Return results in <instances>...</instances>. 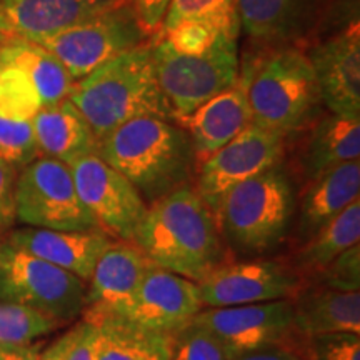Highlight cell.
I'll return each instance as SVG.
<instances>
[{
  "label": "cell",
  "mask_w": 360,
  "mask_h": 360,
  "mask_svg": "<svg viewBox=\"0 0 360 360\" xmlns=\"http://www.w3.org/2000/svg\"><path fill=\"white\" fill-rule=\"evenodd\" d=\"M132 244L157 267L197 283L231 262V249L217 219L191 187L179 188L148 207Z\"/></svg>",
  "instance_id": "6da1fadb"
},
{
  "label": "cell",
  "mask_w": 360,
  "mask_h": 360,
  "mask_svg": "<svg viewBox=\"0 0 360 360\" xmlns=\"http://www.w3.org/2000/svg\"><path fill=\"white\" fill-rule=\"evenodd\" d=\"M97 155L152 204L188 187L197 162L188 134L159 117H137L112 130Z\"/></svg>",
  "instance_id": "7a4b0ae2"
},
{
  "label": "cell",
  "mask_w": 360,
  "mask_h": 360,
  "mask_svg": "<svg viewBox=\"0 0 360 360\" xmlns=\"http://www.w3.org/2000/svg\"><path fill=\"white\" fill-rule=\"evenodd\" d=\"M67 98L85 117L98 142L137 117H172L157 82L152 45L146 44L75 80Z\"/></svg>",
  "instance_id": "3957f363"
},
{
  "label": "cell",
  "mask_w": 360,
  "mask_h": 360,
  "mask_svg": "<svg viewBox=\"0 0 360 360\" xmlns=\"http://www.w3.org/2000/svg\"><path fill=\"white\" fill-rule=\"evenodd\" d=\"M295 210L289 175L281 165L238 184L224 195L215 219L231 250L260 255L285 238Z\"/></svg>",
  "instance_id": "277c9868"
},
{
  "label": "cell",
  "mask_w": 360,
  "mask_h": 360,
  "mask_svg": "<svg viewBox=\"0 0 360 360\" xmlns=\"http://www.w3.org/2000/svg\"><path fill=\"white\" fill-rule=\"evenodd\" d=\"M252 124L282 137L312 122L321 105L317 79L305 53L287 49L269 57L247 82Z\"/></svg>",
  "instance_id": "5b68a950"
},
{
  "label": "cell",
  "mask_w": 360,
  "mask_h": 360,
  "mask_svg": "<svg viewBox=\"0 0 360 360\" xmlns=\"http://www.w3.org/2000/svg\"><path fill=\"white\" fill-rule=\"evenodd\" d=\"M159 87L172 117L186 119L238 80L237 34H222L200 53H182L165 39L152 45Z\"/></svg>",
  "instance_id": "8992f818"
},
{
  "label": "cell",
  "mask_w": 360,
  "mask_h": 360,
  "mask_svg": "<svg viewBox=\"0 0 360 360\" xmlns=\"http://www.w3.org/2000/svg\"><path fill=\"white\" fill-rule=\"evenodd\" d=\"M87 282L45 260L0 244V300L62 323L82 315Z\"/></svg>",
  "instance_id": "52a82bcc"
},
{
  "label": "cell",
  "mask_w": 360,
  "mask_h": 360,
  "mask_svg": "<svg viewBox=\"0 0 360 360\" xmlns=\"http://www.w3.org/2000/svg\"><path fill=\"white\" fill-rule=\"evenodd\" d=\"M15 220L51 231L98 229L80 200L69 165L42 155L17 175Z\"/></svg>",
  "instance_id": "ba28073f"
},
{
  "label": "cell",
  "mask_w": 360,
  "mask_h": 360,
  "mask_svg": "<svg viewBox=\"0 0 360 360\" xmlns=\"http://www.w3.org/2000/svg\"><path fill=\"white\" fill-rule=\"evenodd\" d=\"M147 34L129 4L124 2L82 24L35 40V44L53 53L72 79L79 80L105 62L142 45Z\"/></svg>",
  "instance_id": "9c48e42d"
},
{
  "label": "cell",
  "mask_w": 360,
  "mask_h": 360,
  "mask_svg": "<svg viewBox=\"0 0 360 360\" xmlns=\"http://www.w3.org/2000/svg\"><path fill=\"white\" fill-rule=\"evenodd\" d=\"M69 167L80 200L98 229L112 238L132 242L148 209L137 188L97 154L85 155Z\"/></svg>",
  "instance_id": "30bf717a"
},
{
  "label": "cell",
  "mask_w": 360,
  "mask_h": 360,
  "mask_svg": "<svg viewBox=\"0 0 360 360\" xmlns=\"http://www.w3.org/2000/svg\"><path fill=\"white\" fill-rule=\"evenodd\" d=\"M285 137L250 124L200 162L197 193L215 215L224 195L238 184L281 165Z\"/></svg>",
  "instance_id": "8fae6325"
},
{
  "label": "cell",
  "mask_w": 360,
  "mask_h": 360,
  "mask_svg": "<svg viewBox=\"0 0 360 360\" xmlns=\"http://www.w3.org/2000/svg\"><path fill=\"white\" fill-rule=\"evenodd\" d=\"M192 321L220 342L229 360L270 345L287 347L294 335L290 299L202 309Z\"/></svg>",
  "instance_id": "7c38bea8"
},
{
  "label": "cell",
  "mask_w": 360,
  "mask_h": 360,
  "mask_svg": "<svg viewBox=\"0 0 360 360\" xmlns=\"http://www.w3.org/2000/svg\"><path fill=\"white\" fill-rule=\"evenodd\" d=\"M204 309L292 299L305 285L283 260L252 259L224 264L199 283Z\"/></svg>",
  "instance_id": "4fadbf2b"
},
{
  "label": "cell",
  "mask_w": 360,
  "mask_h": 360,
  "mask_svg": "<svg viewBox=\"0 0 360 360\" xmlns=\"http://www.w3.org/2000/svg\"><path fill=\"white\" fill-rule=\"evenodd\" d=\"M202 309L197 282L152 264L122 317L147 330L172 334Z\"/></svg>",
  "instance_id": "5bb4252c"
},
{
  "label": "cell",
  "mask_w": 360,
  "mask_h": 360,
  "mask_svg": "<svg viewBox=\"0 0 360 360\" xmlns=\"http://www.w3.org/2000/svg\"><path fill=\"white\" fill-rule=\"evenodd\" d=\"M323 105L330 114L360 119V27L347 29L309 52Z\"/></svg>",
  "instance_id": "9a60e30c"
},
{
  "label": "cell",
  "mask_w": 360,
  "mask_h": 360,
  "mask_svg": "<svg viewBox=\"0 0 360 360\" xmlns=\"http://www.w3.org/2000/svg\"><path fill=\"white\" fill-rule=\"evenodd\" d=\"M152 262L132 242L114 240L98 257L87 281L85 322L101 317H122Z\"/></svg>",
  "instance_id": "2e32d148"
},
{
  "label": "cell",
  "mask_w": 360,
  "mask_h": 360,
  "mask_svg": "<svg viewBox=\"0 0 360 360\" xmlns=\"http://www.w3.org/2000/svg\"><path fill=\"white\" fill-rule=\"evenodd\" d=\"M8 245L74 274L87 282L97 260L109 247L112 237L102 229L92 231H51L24 227L8 233Z\"/></svg>",
  "instance_id": "e0dca14e"
},
{
  "label": "cell",
  "mask_w": 360,
  "mask_h": 360,
  "mask_svg": "<svg viewBox=\"0 0 360 360\" xmlns=\"http://www.w3.org/2000/svg\"><path fill=\"white\" fill-rule=\"evenodd\" d=\"M180 122L188 130L195 160L200 164L252 124L247 82L237 80Z\"/></svg>",
  "instance_id": "ac0fdd59"
},
{
  "label": "cell",
  "mask_w": 360,
  "mask_h": 360,
  "mask_svg": "<svg viewBox=\"0 0 360 360\" xmlns=\"http://www.w3.org/2000/svg\"><path fill=\"white\" fill-rule=\"evenodd\" d=\"M125 0H0L13 34L35 40L70 29Z\"/></svg>",
  "instance_id": "d6986e66"
},
{
  "label": "cell",
  "mask_w": 360,
  "mask_h": 360,
  "mask_svg": "<svg viewBox=\"0 0 360 360\" xmlns=\"http://www.w3.org/2000/svg\"><path fill=\"white\" fill-rule=\"evenodd\" d=\"M290 302L297 335L360 334V292H342L319 283H305Z\"/></svg>",
  "instance_id": "ffe728a7"
},
{
  "label": "cell",
  "mask_w": 360,
  "mask_h": 360,
  "mask_svg": "<svg viewBox=\"0 0 360 360\" xmlns=\"http://www.w3.org/2000/svg\"><path fill=\"white\" fill-rule=\"evenodd\" d=\"M360 199V160L347 162L310 180L300 200L295 225L297 245Z\"/></svg>",
  "instance_id": "44dd1931"
},
{
  "label": "cell",
  "mask_w": 360,
  "mask_h": 360,
  "mask_svg": "<svg viewBox=\"0 0 360 360\" xmlns=\"http://www.w3.org/2000/svg\"><path fill=\"white\" fill-rule=\"evenodd\" d=\"M35 142L42 157L70 165L98 152V139L69 98L42 107L32 119Z\"/></svg>",
  "instance_id": "7402d4cb"
},
{
  "label": "cell",
  "mask_w": 360,
  "mask_h": 360,
  "mask_svg": "<svg viewBox=\"0 0 360 360\" xmlns=\"http://www.w3.org/2000/svg\"><path fill=\"white\" fill-rule=\"evenodd\" d=\"M355 244H360V199L323 224L304 244L297 245L287 264L307 283Z\"/></svg>",
  "instance_id": "603a6c76"
},
{
  "label": "cell",
  "mask_w": 360,
  "mask_h": 360,
  "mask_svg": "<svg viewBox=\"0 0 360 360\" xmlns=\"http://www.w3.org/2000/svg\"><path fill=\"white\" fill-rule=\"evenodd\" d=\"M360 159V119L330 114L314 125L305 141L300 165L314 180L337 165Z\"/></svg>",
  "instance_id": "cb8c5ba5"
},
{
  "label": "cell",
  "mask_w": 360,
  "mask_h": 360,
  "mask_svg": "<svg viewBox=\"0 0 360 360\" xmlns=\"http://www.w3.org/2000/svg\"><path fill=\"white\" fill-rule=\"evenodd\" d=\"M0 64L15 65L24 70L32 80L44 107L65 101L75 82L53 53L15 34L7 35L0 44Z\"/></svg>",
  "instance_id": "d4e9b609"
},
{
  "label": "cell",
  "mask_w": 360,
  "mask_h": 360,
  "mask_svg": "<svg viewBox=\"0 0 360 360\" xmlns=\"http://www.w3.org/2000/svg\"><path fill=\"white\" fill-rule=\"evenodd\" d=\"M96 327L94 360H170V335L147 330L124 317L89 321Z\"/></svg>",
  "instance_id": "484cf974"
},
{
  "label": "cell",
  "mask_w": 360,
  "mask_h": 360,
  "mask_svg": "<svg viewBox=\"0 0 360 360\" xmlns=\"http://www.w3.org/2000/svg\"><path fill=\"white\" fill-rule=\"evenodd\" d=\"M305 4L307 0H237L238 22L254 39H281L295 29Z\"/></svg>",
  "instance_id": "4316f807"
},
{
  "label": "cell",
  "mask_w": 360,
  "mask_h": 360,
  "mask_svg": "<svg viewBox=\"0 0 360 360\" xmlns=\"http://www.w3.org/2000/svg\"><path fill=\"white\" fill-rule=\"evenodd\" d=\"M184 22H202L222 32L238 34L237 0H170L164 19V32Z\"/></svg>",
  "instance_id": "83f0119b"
},
{
  "label": "cell",
  "mask_w": 360,
  "mask_h": 360,
  "mask_svg": "<svg viewBox=\"0 0 360 360\" xmlns=\"http://www.w3.org/2000/svg\"><path fill=\"white\" fill-rule=\"evenodd\" d=\"M60 323L22 305L0 300V347L34 344Z\"/></svg>",
  "instance_id": "f1b7e54d"
},
{
  "label": "cell",
  "mask_w": 360,
  "mask_h": 360,
  "mask_svg": "<svg viewBox=\"0 0 360 360\" xmlns=\"http://www.w3.org/2000/svg\"><path fill=\"white\" fill-rule=\"evenodd\" d=\"M42 107L29 75L15 65L0 64V115L32 120Z\"/></svg>",
  "instance_id": "f546056e"
},
{
  "label": "cell",
  "mask_w": 360,
  "mask_h": 360,
  "mask_svg": "<svg viewBox=\"0 0 360 360\" xmlns=\"http://www.w3.org/2000/svg\"><path fill=\"white\" fill-rule=\"evenodd\" d=\"M287 349L300 360H360V334L340 332L322 335H292Z\"/></svg>",
  "instance_id": "4dcf8cb0"
},
{
  "label": "cell",
  "mask_w": 360,
  "mask_h": 360,
  "mask_svg": "<svg viewBox=\"0 0 360 360\" xmlns=\"http://www.w3.org/2000/svg\"><path fill=\"white\" fill-rule=\"evenodd\" d=\"M39 157L32 120L0 115V160L20 172Z\"/></svg>",
  "instance_id": "1f68e13d"
},
{
  "label": "cell",
  "mask_w": 360,
  "mask_h": 360,
  "mask_svg": "<svg viewBox=\"0 0 360 360\" xmlns=\"http://www.w3.org/2000/svg\"><path fill=\"white\" fill-rule=\"evenodd\" d=\"M170 335V360H229L220 342L191 321Z\"/></svg>",
  "instance_id": "d6a6232c"
},
{
  "label": "cell",
  "mask_w": 360,
  "mask_h": 360,
  "mask_svg": "<svg viewBox=\"0 0 360 360\" xmlns=\"http://www.w3.org/2000/svg\"><path fill=\"white\" fill-rule=\"evenodd\" d=\"M307 283H319L342 292H360V244L342 252Z\"/></svg>",
  "instance_id": "836d02e7"
},
{
  "label": "cell",
  "mask_w": 360,
  "mask_h": 360,
  "mask_svg": "<svg viewBox=\"0 0 360 360\" xmlns=\"http://www.w3.org/2000/svg\"><path fill=\"white\" fill-rule=\"evenodd\" d=\"M222 34L236 32H222V30L209 24H202V22H184L169 32H164V39L177 52L200 53L209 49Z\"/></svg>",
  "instance_id": "e575fe53"
},
{
  "label": "cell",
  "mask_w": 360,
  "mask_h": 360,
  "mask_svg": "<svg viewBox=\"0 0 360 360\" xmlns=\"http://www.w3.org/2000/svg\"><path fill=\"white\" fill-rule=\"evenodd\" d=\"M15 169L0 160V231L15 222Z\"/></svg>",
  "instance_id": "d590c367"
},
{
  "label": "cell",
  "mask_w": 360,
  "mask_h": 360,
  "mask_svg": "<svg viewBox=\"0 0 360 360\" xmlns=\"http://www.w3.org/2000/svg\"><path fill=\"white\" fill-rule=\"evenodd\" d=\"M127 4L143 29L152 34L164 24L170 0H127Z\"/></svg>",
  "instance_id": "8d00e7d4"
},
{
  "label": "cell",
  "mask_w": 360,
  "mask_h": 360,
  "mask_svg": "<svg viewBox=\"0 0 360 360\" xmlns=\"http://www.w3.org/2000/svg\"><path fill=\"white\" fill-rule=\"evenodd\" d=\"M75 339L72 342L65 360H94V344H96L97 330L92 323L79 322Z\"/></svg>",
  "instance_id": "74e56055"
},
{
  "label": "cell",
  "mask_w": 360,
  "mask_h": 360,
  "mask_svg": "<svg viewBox=\"0 0 360 360\" xmlns=\"http://www.w3.org/2000/svg\"><path fill=\"white\" fill-rule=\"evenodd\" d=\"M233 360H300L290 349L282 347V345H270L254 352L244 354Z\"/></svg>",
  "instance_id": "f35d334b"
},
{
  "label": "cell",
  "mask_w": 360,
  "mask_h": 360,
  "mask_svg": "<svg viewBox=\"0 0 360 360\" xmlns=\"http://www.w3.org/2000/svg\"><path fill=\"white\" fill-rule=\"evenodd\" d=\"M75 332H77V327L70 328V330L65 332L64 335L58 337L51 347H47L44 352H40L37 360H65L72 342L75 339Z\"/></svg>",
  "instance_id": "ab89813d"
},
{
  "label": "cell",
  "mask_w": 360,
  "mask_h": 360,
  "mask_svg": "<svg viewBox=\"0 0 360 360\" xmlns=\"http://www.w3.org/2000/svg\"><path fill=\"white\" fill-rule=\"evenodd\" d=\"M40 352V344L0 347V360H37Z\"/></svg>",
  "instance_id": "60d3db41"
},
{
  "label": "cell",
  "mask_w": 360,
  "mask_h": 360,
  "mask_svg": "<svg viewBox=\"0 0 360 360\" xmlns=\"http://www.w3.org/2000/svg\"><path fill=\"white\" fill-rule=\"evenodd\" d=\"M0 34H7V35H12L13 30H12V25L11 22H8L6 12H4V7L2 4H0Z\"/></svg>",
  "instance_id": "b9f144b4"
},
{
  "label": "cell",
  "mask_w": 360,
  "mask_h": 360,
  "mask_svg": "<svg viewBox=\"0 0 360 360\" xmlns=\"http://www.w3.org/2000/svg\"><path fill=\"white\" fill-rule=\"evenodd\" d=\"M6 39H7V34H0V44H2Z\"/></svg>",
  "instance_id": "7bdbcfd3"
},
{
  "label": "cell",
  "mask_w": 360,
  "mask_h": 360,
  "mask_svg": "<svg viewBox=\"0 0 360 360\" xmlns=\"http://www.w3.org/2000/svg\"><path fill=\"white\" fill-rule=\"evenodd\" d=\"M0 244H2V240H0Z\"/></svg>",
  "instance_id": "ee69618b"
}]
</instances>
